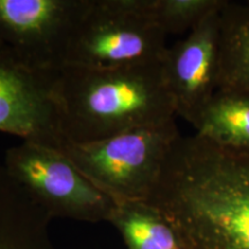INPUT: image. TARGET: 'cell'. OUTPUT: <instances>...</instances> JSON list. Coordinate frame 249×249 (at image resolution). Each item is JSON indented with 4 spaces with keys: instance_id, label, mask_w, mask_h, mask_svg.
<instances>
[{
    "instance_id": "1",
    "label": "cell",
    "mask_w": 249,
    "mask_h": 249,
    "mask_svg": "<svg viewBox=\"0 0 249 249\" xmlns=\"http://www.w3.org/2000/svg\"><path fill=\"white\" fill-rule=\"evenodd\" d=\"M147 202L188 249H249V152L181 135Z\"/></svg>"
},
{
    "instance_id": "2",
    "label": "cell",
    "mask_w": 249,
    "mask_h": 249,
    "mask_svg": "<svg viewBox=\"0 0 249 249\" xmlns=\"http://www.w3.org/2000/svg\"><path fill=\"white\" fill-rule=\"evenodd\" d=\"M55 95L68 143H88L176 119L160 62L97 70L65 66Z\"/></svg>"
},
{
    "instance_id": "3",
    "label": "cell",
    "mask_w": 249,
    "mask_h": 249,
    "mask_svg": "<svg viewBox=\"0 0 249 249\" xmlns=\"http://www.w3.org/2000/svg\"><path fill=\"white\" fill-rule=\"evenodd\" d=\"M180 136L173 119L101 141L68 143L61 152L116 202L148 201Z\"/></svg>"
},
{
    "instance_id": "4",
    "label": "cell",
    "mask_w": 249,
    "mask_h": 249,
    "mask_svg": "<svg viewBox=\"0 0 249 249\" xmlns=\"http://www.w3.org/2000/svg\"><path fill=\"white\" fill-rule=\"evenodd\" d=\"M147 7L148 0H91L65 66L113 70L160 62L166 35L148 18Z\"/></svg>"
},
{
    "instance_id": "5",
    "label": "cell",
    "mask_w": 249,
    "mask_h": 249,
    "mask_svg": "<svg viewBox=\"0 0 249 249\" xmlns=\"http://www.w3.org/2000/svg\"><path fill=\"white\" fill-rule=\"evenodd\" d=\"M4 166L30 200L74 217H110L116 201L87 178L61 151L22 141L7 149Z\"/></svg>"
},
{
    "instance_id": "6",
    "label": "cell",
    "mask_w": 249,
    "mask_h": 249,
    "mask_svg": "<svg viewBox=\"0 0 249 249\" xmlns=\"http://www.w3.org/2000/svg\"><path fill=\"white\" fill-rule=\"evenodd\" d=\"M91 0H0V44L40 71L65 66Z\"/></svg>"
},
{
    "instance_id": "7",
    "label": "cell",
    "mask_w": 249,
    "mask_h": 249,
    "mask_svg": "<svg viewBox=\"0 0 249 249\" xmlns=\"http://www.w3.org/2000/svg\"><path fill=\"white\" fill-rule=\"evenodd\" d=\"M57 74L24 64L0 44V132L64 150L67 142L55 95Z\"/></svg>"
},
{
    "instance_id": "8",
    "label": "cell",
    "mask_w": 249,
    "mask_h": 249,
    "mask_svg": "<svg viewBox=\"0 0 249 249\" xmlns=\"http://www.w3.org/2000/svg\"><path fill=\"white\" fill-rule=\"evenodd\" d=\"M222 9L204 18L182 39L167 46L160 60L165 86L177 116L192 126L219 90Z\"/></svg>"
},
{
    "instance_id": "9",
    "label": "cell",
    "mask_w": 249,
    "mask_h": 249,
    "mask_svg": "<svg viewBox=\"0 0 249 249\" xmlns=\"http://www.w3.org/2000/svg\"><path fill=\"white\" fill-rule=\"evenodd\" d=\"M193 127L214 144L249 152V95L219 89Z\"/></svg>"
},
{
    "instance_id": "10",
    "label": "cell",
    "mask_w": 249,
    "mask_h": 249,
    "mask_svg": "<svg viewBox=\"0 0 249 249\" xmlns=\"http://www.w3.org/2000/svg\"><path fill=\"white\" fill-rule=\"evenodd\" d=\"M110 218L129 249H188L173 223L147 201H117Z\"/></svg>"
},
{
    "instance_id": "11",
    "label": "cell",
    "mask_w": 249,
    "mask_h": 249,
    "mask_svg": "<svg viewBox=\"0 0 249 249\" xmlns=\"http://www.w3.org/2000/svg\"><path fill=\"white\" fill-rule=\"evenodd\" d=\"M219 89L249 95V15L242 2L227 0L220 13Z\"/></svg>"
},
{
    "instance_id": "12",
    "label": "cell",
    "mask_w": 249,
    "mask_h": 249,
    "mask_svg": "<svg viewBox=\"0 0 249 249\" xmlns=\"http://www.w3.org/2000/svg\"><path fill=\"white\" fill-rule=\"evenodd\" d=\"M226 0H149L148 17L165 35L189 34Z\"/></svg>"
},
{
    "instance_id": "13",
    "label": "cell",
    "mask_w": 249,
    "mask_h": 249,
    "mask_svg": "<svg viewBox=\"0 0 249 249\" xmlns=\"http://www.w3.org/2000/svg\"><path fill=\"white\" fill-rule=\"evenodd\" d=\"M242 4H244L246 11H247V13L249 15V0H247V1H245V2H242Z\"/></svg>"
}]
</instances>
